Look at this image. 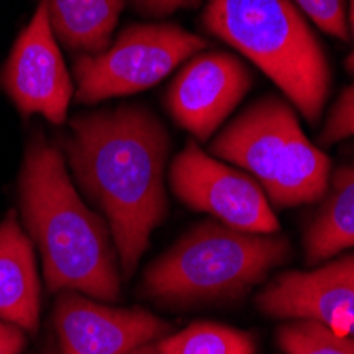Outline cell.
<instances>
[{
    "label": "cell",
    "instance_id": "cell-1",
    "mask_svg": "<svg viewBox=\"0 0 354 354\" xmlns=\"http://www.w3.org/2000/svg\"><path fill=\"white\" fill-rule=\"evenodd\" d=\"M64 149L79 187L106 216L123 274L132 276L168 212L166 127L145 106H117L75 117Z\"/></svg>",
    "mask_w": 354,
    "mask_h": 354
},
{
    "label": "cell",
    "instance_id": "cell-2",
    "mask_svg": "<svg viewBox=\"0 0 354 354\" xmlns=\"http://www.w3.org/2000/svg\"><path fill=\"white\" fill-rule=\"evenodd\" d=\"M19 202L51 291H77L100 301L119 299L121 276L109 223L85 206L59 149L41 134L26 149Z\"/></svg>",
    "mask_w": 354,
    "mask_h": 354
},
{
    "label": "cell",
    "instance_id": "cell-3",
    "mask_svg": "<svg viewBox=\"0 0 354 354\" xmlns=\"http://www.w3.org/2000/svg\"><path fill=\"white\" fill-rule=\"evenodd\" d=\"M202 24L210 35L254 62L308 121H318L331 71L291 0H210Z\"/></svg>",
    "mask_w": 354,
    "mask_h": 354
},
{
    "label": "cell",
    "instance_id": "cell-4",
    "mask_svg": "<svg viewBox=\"0 0 354 354\" xmlns=\"http://www.w3.org/2000/svg\"><path fill=\"white\" fill-rule=\"evenodd\" d=\"M291 242L204 221L147 268L145 291L164 304H210L246 295L291 259Z\"/></svg>",
    "mask_w": 354,
    "mask_h": 354
},
{
    "label": "cell",
    "instance_id": "cell-5",
    "mask_svg": "<svg viewBox=\"0 0 354 354\" xmlns=\"http://www.w3.org/2000/svg\"><path fill=\"white\" fill-rule=\"evenodd\" d=\"M210 151L246 170L282 208L320 202L329 189L331 159L306 138L293 109L276 95L248 106Z\"/></svg>",
    "mask_w": 354,
    "mask_h": 354
},
{
    "label": "cell",
    "instance_id": "cell-6",
    "mask_svg": "<svg viewBox=\"0 0 354 354\" xmlns=\"http://www.w3.org/2000/svg\"><path fill=\"white\" fill-rule=\"evenodd\" d=\"M206 41L174 24L125 28L104 51L75 62L77 100L95 104L157 85L178 64L204 49Z\"/></svg>",
    "mask_w": 354,
    "mask_h": 354
},
{
    "label": "cell",
    "instance_id": "cell-7",
    "mask_svg": "<svg viewBox=\"0 0 354 354\" xmlns=\"http://www.w3.org/2000/svg\"><path fill=\"white\" fill-rule=\"evenodd\" d=\"M170 187L185 206L206 212L227 227L248 234H278L280 230L261 185L210 157L196 142H187L174 157Z\"/></svg>",
    "mask_w": 354,
    "mask_h": 354
},
{
    "label": "cell",
    "instance_id": "cell-8",
    "mask_svg": "<svg viewBox=\"0 0 354 354\" xmlns=\"http://www.w3.org/2000/svg\"><path fill=\"white\" fill-rule=\"evenodd\" d=\"M0 87L21 115H43L49 123H64L73 100V79L55 43L47 0L17 37L0 71Z\"/></svg>",
    "mask_w": 354,
    "mask_h": 354
},
{
    "label": "cell",
    "instance_id": "cell-9",
    "mask_svg": "<svg viewBox=\"0 0 354 354\" xmlns=\"http://www.w3.org/2000/svg\"><path fill=\"white\" fill-rule=\"evenodd\" d=\"M250 89V73L230 53H196L166 91L172 119L198 140H208Z\"/></svg>",
    "mask_w": 354,
    "mask_h": 354
},
{
    "label": "cell",
    "instance_id": "cell-10",
    "mask_svg": "<svg viewBox=\"0 0 354 354\" xmlns=\"http://www.w3.org/2000/svg\"><path fill=\"white\" fill-rule=\"evenodd\" d=\"M53 325L62 354H130L172 331L145 308H109L77 293L57 299Z\"/></svg>",
    "mask_w": 354,
    "mask_h": 354
},
{
    "label": "cell",
    "instance_id": "cell-11",
    "mask_svg": "<svg viewBox=\"0 0 354 354\" xmlns=\"http://www.w3.org/2000/svg\"><path fill=\"white\" fill-rule=\"evenodd\" d=\"M254 304L266 316L316 320L354 337V278L346 257L312 272H284L272 278Z\"/></svg>",
    "mask_w": 354,
    "mask_h": 354
},
{
    "label": "cell",
    "instance_id": "cell-12",
    "mask_svg": "<svg viewBox=\"0 0 354 354\" xmlns=\"http://www.w3.org/2000/svg\"><path fill=\"white\" fill-rule=\"evenodd\" d=\"M41 316V282L35 250L13 214L0 223V318L35 333Z\"/></svg>",
    "mask_w": 354,
    "mask_h": 354
},
{
    "label": "cell",
    "instance_id": "cell-13",
    "mask_svg": "<svg viewBox=\"0 0 354 354\" xmlns=\"http://www.w3.org/2000/svg\"><path fill=\"white\" fill-rule=\"evenodd\" d=\"M304 246L310 266L354 248V159L331 174L323 204L306 227Z\"/></svg>",
    "mask_w": 354,
    "mask_h": 354
},
{
    "label": "cell",
    "instance_id": "cell-14",
    "mask_svg": "<svg viewBox=\"0 0 354 354\" xmlns=\"http://www.w3.org/2000/svg\"><path fill=\"white\" fill-rule=\"evenodd\" d=\"M53 35L73 51L85 55L109 47L123 11V0H47Z\"/></svg>",
    "mask_w": 354,
    "mask_h": 354
},
{
    "label": "cell",
    "instance_id": "cell-15",
    "mask_svg": "<svg viewBox=\"0 0 354 354\" xmlns=\"http://www.w3.org/2000/svg\"><path fill=\"white\" fill-rule=\"evenodd\" d=\"M159 354H254V337L246 331L216 325L193 323L187 329L166 335L155 344Z\"/></svg>",
    "mask_w": 354,
    "mask_h": 354
},
{
    "label": "cell",
    "instance_id": "cell-16",
    "mask_svg": "<svg viewBox=\"0 0 354 354\" xmlns=\"http://www.w3.org/2000/svg\"><path fill=\"white\" fill-rule=\"evenodd\" d=\"M276 342L286 354H354V337L339 335L316 320H293L282 325Z\"/></svg>",
    "mask_w": 354,
    "mask_h": 354
},
{
    "label": "cell",
    "instance_id": "cell-17",
    "mask_svg": "<svg viewBox=\"0 0 354 354\" xmlns=\"http://www.w3.org/2000/svg\"><path fill=\"white\" fill-rule=\"evenodd\" d=\"M293 5H297L327 35L342 41L348 39L346 0H293Z\"/></svg>",
    "mask_w": 354,
    "mask_h": 354
},
{
    "label": "cell",
    "instance_id": "cell-18",
    "mask_svg": "<svg viewBox=\"0 0 354 354\" xmlns=\"http://www.w3.org/2000/svg\"><path fill=\"white\" fill-rule=\"evenodd\" d=\"M350 136H354V83L344 89L339 100L333 104L320 132V145H335Z\"/></svg>",
    "mask_w": 354,
    "mask_h": 354
},
{
    "label": "cell",
    "instance_id": "cell-19",
    "mask_svg": "<svg viewBox=\"0 0 354 354\" xmlns=\"http://www.w3.org/2000/svg\"><path fill=\"white\" fill-rule=\"evenodd\" d=\"M138 13L149 17H164L178 9H191L198 7L202 0H130Z\"/></svg>",
    "mask_w": 354,
    "mask_h": 354
},
{
    "label": "cell",
    "instance_id": "cell-20",
    "mask_svg": "<svg viewBox=\"0 0 354 354\" xmlns=\"http://www.w3.org/2000/svg\"><path fill=\"white\" fill-rule=\"evenodd\" d=\"M26 348V331L0 318V354H21Z\"/></svg>",
    "mask_w": 354,
    "mask_h": 354
},
{
    "label": "cell",
    "instance_id": "cell-21",
    "mask_svg": "<svg viewBox=\"0 0 354 354\" xmlns=\"http://www.w3.org/2000/svg\"><path fill=\"white\" fill-rule=\"evenodd\" d=\"M350 26H352V39H354V0H350ZM346 68L354 73V45H352V53L346 59Z\"/></svg>",
    "mask_w": 354,
    "mask_h": 354
},
{
    "label": "cell",
    "instance_id": "cell-22",
    "mask_svg": "<svg viewBox=\"0 0 354 354\" xmlns=\"http://www.w3.org/2000/svg\"><path fill=\"white\" fill-rule=\"evenodd\" d=\"M130 354H159V352H157L155 346H142V348H138V350H134Z\"/></svg>",
    "mask_w": 354,
    "mask_h": 354
},
{
    "label": "cell",
    "instance_id": "cell-23",
    "mask_svg": "<svg viewBox=\"0 0 354 354\" xmlns=\"http://www.w3.org/2000/svg\"><path fill=\"white\" fill-rule=\"evenodd\" d=\"M346 263H348V270L354 278V254H346Z\"/></svg>",
    "mask_w": 354,
    "mask_h": 354
}]
</instances>
